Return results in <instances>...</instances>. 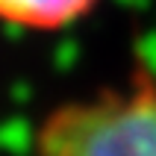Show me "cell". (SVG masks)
Instances as JSON below:
<instances>
[{"instance_id":"6da1fadb","label":"cell","mask_w":156,"mask_h":156,"mask_svg":"<svg viewBox=\"0 0 156 156\" xmlns=\"http://www.w3.org/2000/svg\"><path fill=\"white\" fill-rule=\"evenodd\" d=\"M33 156H156V77L50 106L33 130Z\"/></svg>"},{"instance_id":"7a4b0ae2","label":"cell","mask_w":156,"mask_h":156,"mask_svg":"<svg viewBox=\"0 0 156 156\" xmlns=\"http://www.w3.org/2000/svg\"><path fill=\"white\" fill-rule=\"evenodd\" d=\"M100 0H0V27L27 35H53L77 27Z\"/></svg>"}]
</instances>
